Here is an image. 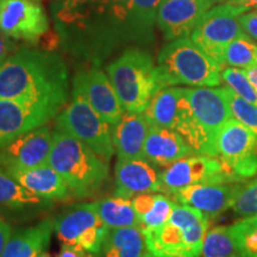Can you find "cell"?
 I'll return each mask as SVG.
<instances>
[{
	"mask_svg": "<svg viewBox=\"0 0 257 257\" xmlns=\"http://www.w3.org/2000/svg\"><path fill=\"white\" fill-rule=\"evenodd\" d=\"M56 257H95V255L86 252L85 250L75 248V246L63 245L61 246V250L57 253Z\"/></svg>",
	"mask_w": 257,
	"mask_h": 257,
	"instance_id": "38",
	"label": "cell"
},
{
	"mask_svg": "<svg viewBox=\"0 0 257 257\" xmlns=\"http://www.w3.org/2000/svg\"><path fill=\"white\" fill-rule=\"evenodd\" d=\"M68 92V69L56 54L24 48L0 63V99L61 111Z\"/></svg>",
	"mask_w": 257,
	"mask_h": 257,
	"instance_id": "1",
	"label": "cell"
},
{
	"mask_svg": "<svg viewBox=\"0 0 257 257\" xmlns=\"http://www.w3.org/2000/svg\"><path fill=\"white\" fill-rule=\"evenodd\" d=\"M240 182H212L192 185L172 193L173 200L195 207L204 214L217 217L232 207Z\"/></svg>",
	"mask_w": 257,
	"mask_h": 257,
	"instance_id": "19",
	"label": "cell"
},
{
	"mask_svg": "<svg viewBox=\"0 0 257 257\" xmlns=\"http://www.w3.org/2000/svg\"><path fill=\"white\" fill-rule=\"evenodd\" d=\"M225 89H226V95L229 99L232 117L234 119L239 120L245 126L251 128L257 135V106L244 100L230 88L225 87Z\"/></svg>",
	"mask_w": 257,
	"mask_h": 257,
	"instance_id": "34",
	"label": "cell"
},
{
	"mask_svg": "<svg viewBox=\"0 0 257 257\" xmlns=\"http://www.w3.org/2000/svg\"><path fill=\"white\" fill-rule=\"evenodd\" d=\"M239 23L246 35L257 41V9L240 16Z\"/></svg>",
	"mask_w": 257,
	"mask_h": 257,
	"instance_id": "35",
	"label": "cell"
},
{
	"mask_svg": "<svg viewBox=\"0 0 257 257\" xmlns=\"http://www.w3.org/2000/svg\"><path fill=\"white\" fill-rule=\"evenodd\" d=\"M163 192L159 173L144 159L118 160L114 166V193L123 198H134L143 193Z\"/></svg>",
	"mask_w": 257,
	"mask_h": 257,
	"instance_id": "20",
	"label": "cell"
},
{
	"mask_svg": "<svg viewBox=\"0 0 257 257\" xmlns=\"http://www.w3.org/2000/svg\"><path fill=\"white\" fill-rule=\"evenodd\" d=\"M131 200L143 231L156 229L165 224L176 207V201L161 193H143Z\"/></svg>",
	"mask_w": 257,
	"mask_h": 257,
	"instance_id": "25",
	"label": "cell"
},
{
	"mask_svg": "<svg viewBox=\"0 0 257 257\" xmlns=\"http://www.w3.org/2000/svg\"><path fill=\"white\" fill-rule=\"evenodd\" d=\"M162 0H127V15L140 29H152Z\"/></svg>",
	"mask_w": 257,
	"mask_h": 257,
	"instance_id": "32",
	"label": "cell"
},
{
	"mask_svg": "<svg viewBox=\"0 0 257 257\" xmlns=\"http://www.w3.org/2000/svg\"><path fill=\"white\" fill-rule=\"evenodd\" d=\"M193 118L200 138V155L217 157V138L232 118L225 87L187 88Z\"/></svg>",
	"mask_w": 257,
	"mask_h": 257,
	"instance_id": "10",
	"label": "cell"
},
{
	"mask_svg": "<svg viewBox=\"0 0 257 257\" xmlns=\"http://www.w3.org/2000/svg\"><path fill=\"white\" fill-rule=\"evenodd\" d=\"M217 2L219 0H162L156 23L168 42L191 36L202 16Z\"/></svg>",
	"mask_w": 257,
	"mask_h": 257,
	"instance_id": "17",
	"label": "cell"
},
{
	"mask_svg": "<svg viewBox=\"0 0 257 257\" xmlns=\"http://www.w3.org/2000/svg\"><path fill=\"white\" fill-rule=\"evenodd\" d=\"M148 252L141 226L110 229L102 245V257H143Z\"/></svg>",
	"mask_w": 257,
	"mask_h": 257,
	"instance_id": "26",
	"label": "cell"
},
{
	"mask_svg": "<svg viewBox=\"0 0 257 257\" xmlns=\"http://www.w3.org/2000/svg\"><path fill=\"white\" fill-rule=\"evenodd\" d=\"M16 51V47L11 38L0 31V63Z\"/></svg>",
	"mask_w": 257,
	"mask_h": 257,
	"instance_id": "37",
	"label": "cell"
},
{
	"mask_svg": "<svg viewBox=\"0 0 257 257\" xmlns=\"http://www.w3.org/2000/svg\"><path fill=\"white\" fill-rule=\"evenodd\" d=\"M143 257H168V256H162V255H155V253H153V252H149L148 251L146 255H144Z\"/></svg>",
	"mask_w": 257,
	"mask_h": 257,
	"instance_id": "41",
	"label": "cell"
},
{
	"mask_svg": "<svg viewBox=\"0 0 257 257\" xmlns=\"http://www.w3.org/2000/svg\"><path fill=\"white\" fill-rule=\"evenodd\" d=\"M59 112L47 106L0 99V149L22 135L47 125Z\"/></svg>",
	"mask_w": 257,
	"mask_h": 257,
	"instance_id": "16",
	"label": "cell"
},
{
	"mask_svg": "<svg viewBox=\"0 0 257 257\" xmlns=\"http://www.w3.org/2000/svg\"><path fill=\"white\" fill-rule=\"evenodd\" d=\"M156 67L163 88L179 85L217 87L221 83L223 68L189 36L168 42L157 57Z\"/></svg>",
	"mask_w": 257,
	"mask_h": 257,
	"instance_id": "3",
	"label": "cell"
},
{
	"mask_svg": "<svg viewBox=\"0 0 257 257\" xmlns=\"http://www.w3.org/2000/svg\"><path fill=\"white\" fill-rule=\"evenodd\" d=\"M232 210L240 217L257 214V179L244 185L240 182L234 195Z\"/></svg>",
	"mask_w": 257,
	"mask_h": 257,
	"instance_id": "33",
	"label": "cell"
},
{
	"mask_svg": "<svg viewBox=\"0 0 257 257\" xmlns=\"http://www.w3.org/2000/svg\"><path fill=\"white\" fill-rule=\"evenodd\" d=\"M51 143L53 130L49 125L34 128L0 149V167L11 170L47 165Z\"/></svg>",
	"mask_w": 257,
	"mask_h": 257,
	"instance_id": "15",
	"label": "cell"
},
{
	"mask_svg": "<svg viewBox=\"0 0 257 257\" xmlns=\"http://www.w3.org/2000/svg\"><path fill=\"white\" fill-rule=\"evenodd\" d=\"M207 230L206 214L180 204L165 224L143 232L149 252L168 257H200Z\"/></svg>",
	"mask_w": 257,
	"mask_h": 257,
	"instance_id": "5",
	"label": "cell"
},
{
	"mask_svg": "<svg viewBox=\"0 0 257 257\" xmlns=\"http://www.w3.org/2000/svg\"><path fill=\"white\" fill-rule=\"evenodd\" d=\"M257 64V44L253 40L244 32L227 44L223 54V68L248 69Z\"/></svg>",
	"mask_w": 257,
	"mask_h": 257,
	"instance_id": "29",
	"label": "cell"
},
{
	"mask_svg": "<svg viewBox=\"0 0 257 257\" xmlns=\"http://www.w3.org/2000/svg\"><path fill=\"white\" fill-rule=\"evenodd\" d=\"M193 154L185 138L176 131L150 125L144 144L143 159L153 166L167 168L172 163Z\"/></svg>",
	"mask_w": 257,
	"mask_h": 257,
	"instance_id": "22",
	"label": "cell"
},
{
	"mask_svg": "<svg viewBox=\"0 0 257 257\" xmlns=\"http://www.w3.org/2000/svg\"><path fill=\"white\" fill-rule=\"evenodd\" d=\"M217 159L231 182H243L257 174V135L232 117L217 138Z\"/></svg>",
	"mask_w": 257,
	"mask_h": 257,
	"instance_id": "8",
	"label": "cell"
},
{
	"mask_svg": "<svg viewBox=\"0 0 257 257\" xmlns=\"http://www.w3.org/2000/svg\"><path fill=\"white\" fill-rule=\"evenodd\" d=\"M143 113L152 126L176 131L185 138L193 153L200 155V140L193 118L187 87L169 86L160 89Z\"/></svg>",
	"mask_w": 257,
	"mask_h": 257,
	"instance_id": "6",
	"label": "cell"
},
{
	"mask_svg": "<svg viewBox=\"0 0 257 257\" xmlns=\"http://www.w3.org/2000/svg\"><path fill=\"white\" fill-rule=\"evenodd\" d=\"M55 125L88 146L107 163L114 155L111 126L81 96L72 94L69 104L56 115Z\"/></svg>",
	"mask_w": 257,
	"mask_h": 257,
	"instance_id": "7",
	"label": "cell"
},
{
	"mask_svg": "<svg viewBox=\"0 0 257 257\" xmlns=\"http://www.w3.org/2000/svg\"><path fill=\"white\" fill-rule=\"evenodd\" d=\"M244 70H245L246 76H248V79L250 80V82H251L253 88L257 91V64L256 66H252L250 67V68L244 69Z\"/></svg>",
	"mask_w": 257,
	"mask_h": 257,
	"instance_id": "40",
	"label": "cell"
},
{
	"mask_svg": "<svg viewBox=\"0 0 257 257\" xmlns=\"http://www.w3.org/2000/svg\"><path fill=\"white\" fill-rule=\"evenodd\" d=\"M150 124L143 112H124L117 124L111 126L112 142L118 160L143 159L144 144Z\"/></svg>",
	"mask_w": 257,
	"mask_h": 257,
	"instance_id": "21",
	"label": "cell"
},
{
	"mask_svg": "<svg viewBox=\"0 0 257 257\" xmlns=\"http://www.w3.org/2000/svg\"><path fill=\"white\" fill-rule=\"evenodd\" d=\"M201 257H240L231 225H219L207 230Z\"/></svg>",
	"mask_w": 257,
	"mask_h": 257,
	"instance_id": "28",
	"label": "cell"
},
{
	"mask_svg": "<svg viewBox=\"0 0 257 257\" xmlns=\"http://www.w3.org/2000/svg\"><path fill=\"white\" fill-rule=\"evenodd\" d=\"M36 257H51L50 253L47 251V250H44V251H42L41 253H38Z\"/></svg>",
	"mask_w": 257,
	"mask_h": 257,
	"instance_id": "42",
	"label": "cell"
},
{
	"mask_svg": "<svg viewBox=\"0 0 257 257\" xmlns=\"http://www.w3.org/2000/svg\"><path fill=\"white\" fill-rule=\"evenodd\" d=\"M8 172L25 188L47 200H66L72 195L62 176L49 165Z\"/></svg>",
	"mask_w": 257,
	"mask_h": 257,
	"instance_id": "23",
	"label": "cell"
},
{
	"mask_svg": "<svg viewBox=\"0 0 257 257\" xmlns=\"http://www.w3.org/2000/svg\"><path fill=\"white\" fill-rule=\"evenodd\" d=\"M50 207H53V201L29 191L0 167V216L8 221L29 220Z\"/></svg>",
	"mask_w": 257,
	"mask_h": 257,
	"instance_id": "18",
	"label": "cell"
},
{
	"mask_svg": "<svg viewBox=\"0 0 257 257\" xmlns=\"http://www.w3.org/2000/svg\"><path fill=\"white\" fill-rule=\"evenodd\" d=\"M107 76L126 112H144L163 88L152 55L136 48L125 50L108 64Z\"/></svg>",
	"mask_w": 257,
	"mask_h": 257,
	"instance_id": "4",
	"label": "cell"
},
{
	"mask_svg": "<svg viewBox=\"0 0 257 257\" xmlns=\"http://www.w3.org/2000/svg\"><path fill=\"white\" fill-rule=\"evenodd\" d=\"M240 257H257V214L231 225Z\"/></svg>",
	"mask_w": 257,
	"mask_h": 257,
	"instance_id": "30",
	"label": "cell"
},
{
	"mask_svg": "<svg viewBox=\"0 0 257 257\" xmlns=\"http://www.w3.org/2000/svg\"><path fill=\"white\" fill-rule=\"evenodd\" d=\"M47 165L62 176L73 197L78 199L92 197L110 175L106 161L56 125Z\"/></svg>",
	"mask_w": 257,
	"mask_h": 257,
	"instance_id": "2",
	"label": "cell"
},
{
	"mask_svg": "<svg viewBox=\"0 0 257 257\" xmlns=\"http://www.w3.org/2000/svg\"><path fill=\"white\" fill-rule=\"evenodd\" d=\"M221 82L240 98L257 106V91L246 76L245 70L233 67H224L221 69Z\"/></svg>",
	"mask_w": 257,
	"mask_h": 257,
	"instance_id": "31",
	"label": "cell"
},
{
	"mask_svg": "<svg viewBox=\"0 0 257 257\" xmlns=\"http://www.w3.org/2000/svg\"><path fill=\"white\" fill-rule=\"evenodd\" d=\"M227 3L242 6V8H245L248 11L249 10L257 9V0H227Z\"/></svg>",
	"mask_w": 257,
	"mask_h": 257,
	"instance_id": "39",
	"label": "cell"
},
{
	"mask_svg": "<svg viewBox=\"0 0 257 257\" xmlns=\"http://www.w3.org/2000/svg\"><path fill=\"white\" fill-rule=\"evenodd\" d=\"M248 12L242 6L224 3L212 6L191 34V40L223 68V54L227 44L244 34L240 16Z\"/></svg>",
	"mask_w": 257,
	"mask_h": 257,
	"instance_id": "9",
	"label": "cell"
},
{
	"mask_svg": "<svg viewBox=\"0 0 257 257\" xmlns=\"http://www.w3.org/2000/svg\"><path fill=\"white\" fill-rule=\"evenodd\" d=\"M48 30L41 0H0V31L8 37L35 43Z\"/></svg>",
	"mask_w": 257,
	"mask_h": 257,
	"instance_id": "12",
	"label": "cell"
},
{
	"mask_svg": "<svg viewBox=\"0 0 257 257\" xmlns=\"http://www.w3.org/2000/svg\"><path fill=\"white\" fill-rule=\"evenodd\" d=\"M54 231L63 245L99 256L110 229L102 223L94 202L75 204L54 218Z\"/></svg>",
	"mask_w": 257,
	"mask_h": 257,
	"instance_id": "11",
	"label": "cell"
},
{
	"mask_svg": "<svg viewBox=\"0 0 257 257\" xmlns=\"http://www.w3.org/2000/svg\"><path fill=\"white\" fill-rule=\"evenodd\" d=\"M161 182L163 192L172 194L187 186L231 180L217 157L193 154L167 167L161 173Z\"/></svg>",
	"mask_w": 257,
	"mask_h": 257,
	"instance_id": "13",
	"label": "cell"
},
{
	"mask_svg": "<svg viewBox=\"0 0 257 257\" xmlns=\"http://www.w3.org/2000/svg\"><path fill=\"white\" fill-rule=\"evenodd\" d=\"M14 229H12V225L9 223L5 218L0 216V257H2L4 249L8 244L10 237H11Z\"/></svg>",
	"mask_w": 257,
	"mask_h": 257,
	"instance_id": "36",
	"label": "cell"
},
{
	"mask_svg": "<svg viewBox=\"0 0 257 257\" xmlns=\"http://www.w3.org/2000/svg\"><path fill=\"white\" fill-rule=\"evenodd\" d=\"M54 232V219L48 218L36 225L16 229L2 257H36L48 249Z\"/></svg>",
	"mask_w": 257,
	"mask_h": 257,
	"instance_id": "24",
	"label": "cell"
},
{
	"mask_svg": "<svg viewBox=\"0 0 257 257\" xmlns=\"http://www.w3.org/2000/svg\"><path fill=\"white\" fill-rule=\"evenodd\" d=\"M72 94L85 99L110 126L117 124L125 112L113 85L100 69H87L76 74Z\"/></svg>",
	"mask_w": 257,
	"mask_h": 257,
	"instance_id": "14",
	"label": "cell"
},
{
	"mask_svg": "<svg viewBox=\"0 0 257 257\" xmlns=\"http://www.w3.org/2000/svg\"><path fill=\"white\" fill-rule=\"evenodd\" d=\"M96 212L108 229L140 226L133 200L123 197H107L94 202Z\"/></svg>",
	"mask_w": 257,
	"mask_h": 257,
	"instance_id": "27",
	"label": "cell"
},
{
	"mask_svg": "<svg viewBox=\"0 0 257 257\" xmlns=\"http://www.w3.org/2000/svg\"><path fill=\"white\" fill-rule=\"evenodd\" d=\"M117 2H123V3H127V0H117Z\"/></svg>",
	"mask_w": 257,
	"mask_h": 257,
	"instance_id": "43",
	"label": "cell"
}]
</instances>
